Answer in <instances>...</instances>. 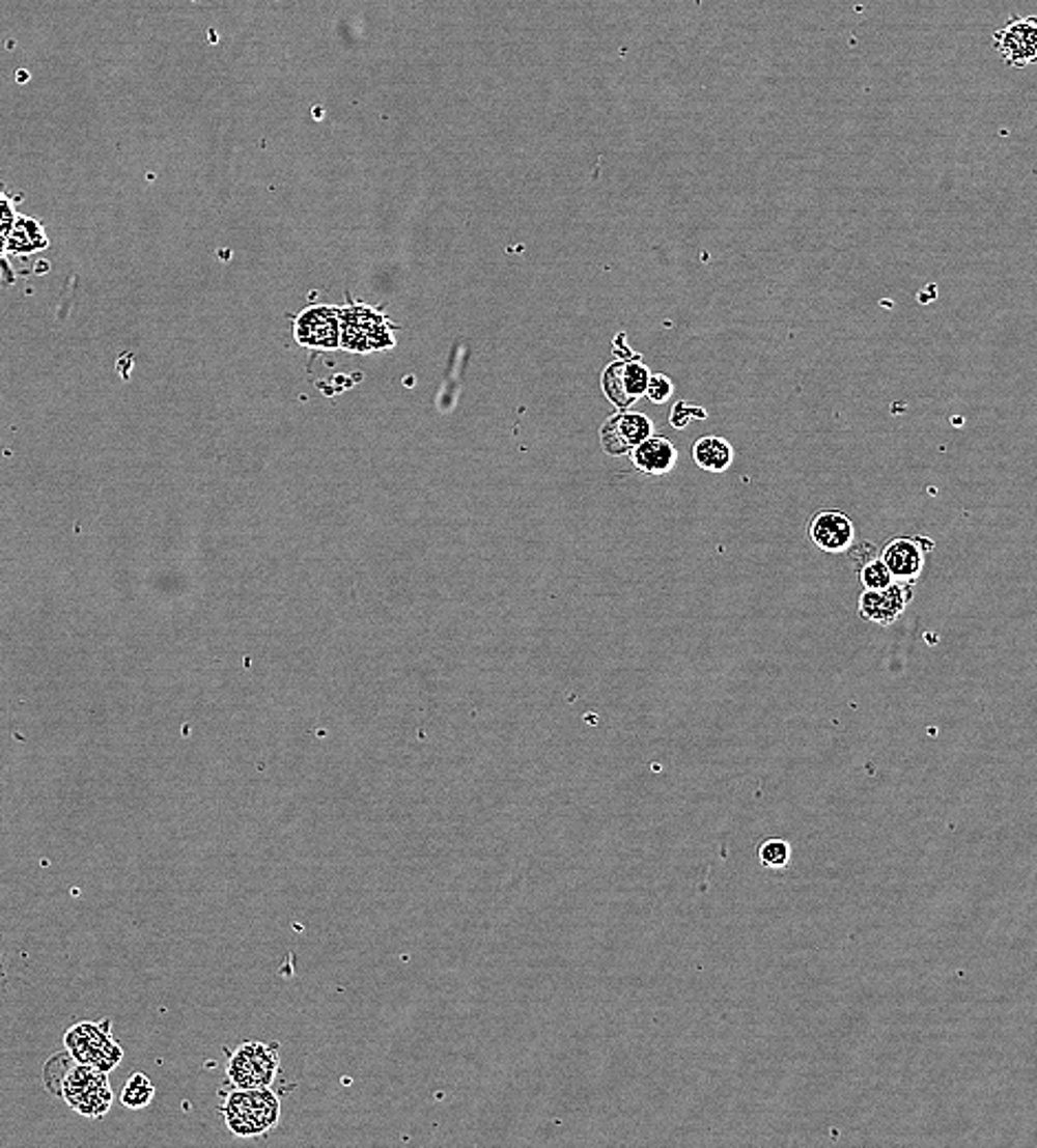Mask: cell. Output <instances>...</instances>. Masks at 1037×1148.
Wrapping results in <instances>:
<instances>
[{
  "mask_svg": "<svg viewBox=\"0 0 1037 1148\" xmlns=\"http://www.w3.org/2000/svg\"><path fill=\"white\" fill-rule=\"evenodd\" d=\"M293 338L309 349L340 347V310L327 305H311L293 320Z\"/></svg>",
  "mask_w": 1037,
  "mask_h": 1148,
  "instance_id": "52a82bcc",
  "label": "cell"
},
{
  "mask_svg": "<svg viewBox=\"0 0 1037 1148\" xmlns=\"http://www.w3.org/2000/svg\"><path fill=\"white\" fill-rule=\"evenodd\" d=\"M64 1049L74 1058V1062L95 1067L104 1073L117 1069L124 1058L122 1044L113 1036L111 1020H84L74 1025L64 1034Z\"/></svg>",
  "mask_w": 1037,
  "mask_h": 1148,
  "instance_id": "7a4b0ae2",
  "label": "cell"
},
{
  "mask_svg": "<svg viewBox=\"0 0 1037 1148\" xmlns=\"http://www.w3.org/2000/svg\"><path fill=\"white\" fill-rule=\"evenodd\" d=\"M653 422L643 414H632V411H622L616 414L600 428V442L605 453L610 455H625L634 451L638 444L651 438Z\"/></svg>",
  "mask_w": 1037,
  "mask_h": 1148,
  "instance_id": "7c38bea8",
  "label": "cell"
},
{
  "mask_svg": "<svg viewBox=\"0 0 1037 1148\" xmlns=\"http://www.w3.org/2000/svg\"><path fill=\"white\" fill-rule=\"evenodd\" d=\"M993 49L1013 68L1037 64V16H1017L993 33Z\"/></svg>",
  "mask_w": 1037,
  "mask_h": 1148,
  "instance_id": "8992f818",
  "label": "cell"
},
{
  "mask_svg": "<svg viewBox=\"0 0 1037 1148\" xmlns=\"http://www.w3.org/2000/svg\"><path fill=\"white\" fill-rule=\"evenodd\" d=\"M673 393V385L671 381L667 379V375L663 373H655V375H649V383H647V396L651 402L661 404V402H667L669 396Z\"/></svg>",
  "mask_w": 1037,
  "mask_h": 1148,
  "instance_id": "ffe728a7",
  "label": "cell"
},
{
  "mask_svg": "<svg viewBox=\"0 0 1037 1148\" xmlns=\"http://www.w3.org/2000/svg\"><path fill=\"white\" fill-rule=\"evenodd\" d=\"M933 551V541L925 537H894L890 539L884 551H880V559L890 568L894 581H903V584H914L925 570V559Z\"/></svg>",
  "mask_w": 1037,
  "mask_h": 1148,
  "instance_id": "9c48e42d",
  "label": "cell"
},
{
  "mask_svg": "<svg viewBox=\"0 0 1037 1148\" xmlns=\"http://www.w3.org/2000/svg\"><path fill=\"white\" fill-rule=\"evenodd\" d=\"M13 224H16L13 203L11 199H7L3 193H0V254H3V250H7V239Z\"/></svg>",
  "mask_w": 1037,
  "mask_h": 1148,
  "instance_id": "d6986e66",
  "label": "cell"
},
{
  "mask_svg": "<svg viewBox=\"0 0 1037 1148\" xmlns=\"http://www.w3.org/2000/svg\"><path fill=\"white\" fill-rule=\"evenodd\" d=\"M912 598H914V584L894 581L892 586L884 590H863V594L859 596V614L861 619L888 627L901 619L905 610L909 608Z\"/></svg>",
  "mask_w": 1037,
  "mask_h": 1148,
  "instance_id": "ba28073f",
  "label": "cell"
},
{
  "mask_svg": "<svg viewBox=\"0 0 1037 1148\" xmlns=\"http://www.w3.org/2000/svg\"><path fill=\"white\" fill-rule=\"evenodd\" d=\"M281 1069L279 1044L246 1040L230 1054L226 1075L236 1089H268Z\"/></svg>",
  "mask_w": 1037,
  "mask_h": 1148,
  "instance_id": "277c9868",
  "label": "cell"
},
{
  "mask_svg": "<svg viewBox=\"0 0 1037 1148\" xmlns=\"http://www.w3.org/2000/svg\"><path fill=\"white\" fill-rule=\"evenodd\" d=\"M859 581L866 590H884L894 584V577L880 557H870L859 565Z\"/></svg>",
  "mask_w": 1037,
  "mask_h": 1148,
  "instance_id": "e0dca14e",
  "label": "cell"
},
{
  "mask_svg": "<svg viewBox=\"0 0 1037 1148\" xmlns=\"http://www.w3.org/2000/svg\"><path fill=\"white\" fill-rule=\"evenodd\" d=\"M223 1120L234 1138H258L281 1122V1102L272 1087L232 1089L223 1095Z\"/></svg>",
  "mask_w": 1037,
  "mask_h": 1148,
  "instance_id": "6da1fadb",
  "label": "cell"
},
{
  "mask_svg": "<svg viewBox=\"0 0 1037 1148\" xmlns=\"http://www.w3.org/2000/svg\"><path fill=\"white\" fill-rule=\"evenodd\" d=\"M757 857H759V862H762L764 868L782 870V868H786V866L790 864L792 848H790V844L786 842V839L768 837V839H764L762 844H759Z\"/></svg>",
  "mask_w": 1037,
  "mask_h": 1148,
  "instance_id": "ac0fdd59",
  "label": "cell"
},
{
  "mask_svg": "<svg viewBox=\"0 0 1037 1148\" xmlns=\"http://www.w3.org/2000/svg\"><path fill=\"white\" fill-rule=\"evenodd\" d=\"M733 457H735V451L731 447V442L718 436H704L694 447L696 465L708 473H724L733 465Z\"/></svg>",
  "mask_w": 1037,
  "mask_h": 1148,
  "instance_id": "5bb4252c",
  "label": "cell"
},
{
  "mask_svg": "<svg viewBox=\"0 0 1037 1148\" xmlns=\"http://www.w3.org/2000/svg\"><path fill=\"white\" fill-rule=\"evenodd\" d=\"M636 469L649 475H667L678 461V451L667 438H647L632 453Z\"/></svg>",
  "mask_w": 1037,
  "mask_h": 1148,
  "instance_id": "4fadbf2b",
  "label": "cell"
},
{
  "mask_svg": "<svg viewBox=\"0 0 1037 1148\" xmlns=\"http://www.w3.org/2000/svg\"><path fill=\"white\" fill-rule=\"evenodd\" d=\"M387 316L367 305H349L340 310V347L354 354L389 349L395 345Z\"/></svg>",
  "mask_w": 1037,
  "mask_h": 1148,
  "instance_id": "5b68a950",
  "label": "cell"
},
{
  "mask_svg": "<svg viewBox=\"0 0 1037 1148\" xmlns=\"http://www.w3.org/2000/svg\"><path fill=\"white\" fill-rule=\"evenodd\" d=\"M60 1098L72 1107L78 1116L91 1118V1120L104 1118L113 1104V1089L109 1083V1073L74 1062V1065L64 1073Z\"/></svg>",
  "mask_w": 1037,
  "mask_h": 1148,
  "instance_id": "3957f363",
  "label": "cell"
},
{
  "mask_svg": "<svg viewBox=\"0 0 1037 1148\" xmlns=\"http://www.w3.org/2000/svg\"><path fill=\"white\" fill-rule=\"evenodd\" d=\"M808 537L821 553L841 555L852 551L857 541V526L843 510H819L808 524Z\"/></svg>",
  "mask_w": 1037,
  "mask_h": 1148,
  "instance_id": "30bf717a",
  "label": "cell"
},
{
  "mask_svg": "<svg viewBox=\"0 0 1037 1148\" xmlns=\"http://www.w3.org/2000/svg\"><path fill=\"white\" fill-rule=\"evenodd\" d=\"M155 1093H158V1089H155L152 1081L146 1073H133L127 1081L122 1093H119V1102L131 1111H142L155 1100Z\"/></svg>",
  "mask_w": 1037,
  "mask_h": 1148,
  "instance_id": "2e32d148",
  "label": "cell"
},
{
  "mask_svg": "<svg viewBox=\"0 0 1037 1148\" xmlns=\"http://www.w3.org/2000/svg\"><path fill=\"white\" fill-rule=\"evenodd\" d=\"M43 248H47V236H45L43 228L36 224V221L23 219V217L16 219V224H13V228L9 232V239H7V250L19 252V254H29V252L43 250Z\"/></svg>",
  "mask_w": 1037,
  "mask_h": 1148,
  "instance_id": "9a60e30c",
  "label": "cell"
},
{
  "mask_svg": "<svg viewBox=\"0 0 1037 1148\" xmlns=\"http://www.w3.org/2000/svg\"><path fill=\"white\" fill-rule=\"evenodd\" d=\"M649 369L634 361L612 363L602 371V391L616 407L627 409L647 393Z\"/></svg>",
  "mask_w": 1037,
  "mask_h": 1148,
  "instance_id": "8fae6325",
  "label": "cell"
}]
</instances>
